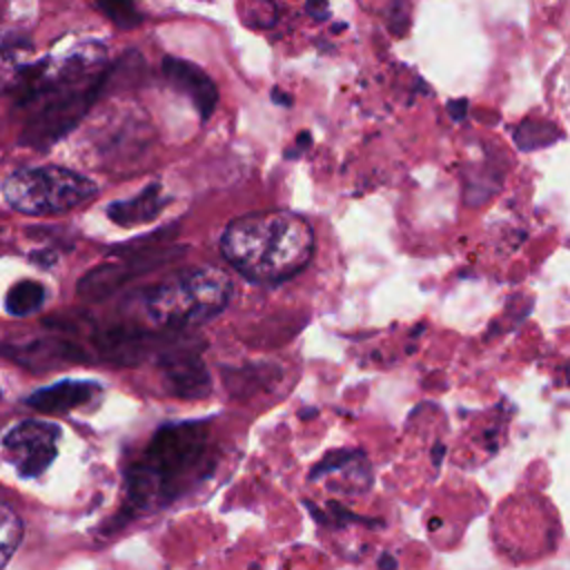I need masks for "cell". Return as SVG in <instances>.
Returning <instances> with one entry per match:
<instances>
[{
	"instance_id": "16",
	"label": "cell",
	"mask_w": 570,
	"mask_h": 570,
	"mask_svg": "<svg viewBox=\"0 0 570 570\" xmlns=\"http://www.w3.org/2000/svg\"><path fill=\"white\" fill-rule=\"evenodd\" d=\"M22 541V521L20 517L11 510V505L4 501L2 503V566L9 563L13 550L18 548V543Z\"/></svg>"
},
{
	"instance_id": "4",
	"label": "cell",
	"mask_w": 570,
	"mask_h": 570,
	"mask_svg": "<svg viewBox=\"0 0 570 570\" xmlns=\"http://www.w3.org/2000/svg\"><path fill=\"white\" fill-rule=\"evenodd\" d=\"M229 274L214 265L183 267L142 292L147 318L165 330H187L216 318L232 301Z\"/></svg>"
},
{
	"instance_id": "18",
	"label": "cell",
	"mask_w": 570,
	"mask_h": 570,
	"mask_svg": "<svg viewBox=\"0 0 570 570\" xmlns=\"http://www.w3.org/2000/svg\"><path fill=\"white\" fill-rule=\"evenodd\" d=\"M307 11L321 20V18H327V0H307Z\"/></svg>"
},
{
	"instance_id": "11",
	"label": "cell",
	"mask_w": 570,
	"mask_h": 570,
	"mask_svg": "<svg viewBox=\"0 0 570 570\" xmlns=\"http://www.w3.org/2000/svg\"><path fill=\"white\" fill-rule=\"evenodd\" d=\"M102 387L96 381H78V379H62L58 383L38 387L24 399V405L47 412V414H62L87 405L94 396H98Z\"/></svg>"
},
{
	"instance_id": "6",
	"label": "cell",
	"mask_w": 570,
	"mask_h": 570,
	"mask_svg": "<svg viewBox=\"0 0 570 570\" xmlns=\"http://www.w3.org/2000/svg\"><path fill=\"white\" fill-rule=\"evenodd\" d=\"M58 439L60 425L40 419H24L11 425V430L2 439V445L7 456L13 461L18 474L22 479H33L40 476L56 459Z\"/></svg>"
},
{
	"instance_id": "15",
	"label": "cell",
	"mask_w": 570,
	"mask_h": 570,
	"mask_svg": "<svg viewBox=\"0 0 570 570\" xmlns=\"http://www.w3.org/2000/svg\"><path fill=\"white\" fill-rule=\"evenodd\" d=\"M102 16H107L120 29H134L142 22V13L136 9L134 0H94Z\"/></svg>"
},
{
	"instance_id": "12",
	"label": "cell",
	"mask_w": 570,
	"mask_h": 570,
	"mask_svg": "<svg viewBox=\"0 0 570 570\" xmlns=\"http://www.w3.org/2000/svg\"><path fill=\"white\" fill-rule=\"evenodd\" d=\"M4 354L29 370H49V367H58L60 363L87 361V354L76 343L60 341V338L31 341L16 347L4 345Z\"/></svg>"
},
{
	"instance_id": "5",
	"label": "cell",
	"mask_w": 570,
	"mask_h": 570,
	"mask_svg": "<svg viewBox=\"0 0 570 570\" xmlns=\"http://www.w3.org/2000/svg\"><path fill=\"white\" fill-rule=\"evenodd\" d=\"M4 200L27 216H56L98 198V185L60 165L20 167L2 183Z\"/></svg>"
},
{
	"instance_id": "19",
	"label": "cell",
	"mask_w": 570,
	"mask_h": 570,
	"mask_svg": "<svg viewBox=\"0 0 570 570\" xmlns=\"http://www.w3.org/2000/svg\"><path fill=\"white\" fill-rule=\"evenodd\" d=\"M448 109L452 111V118H456V120H459V118H461V111L465 114V100H459V102H450V105H448Z\"/></svg>"
},
{
	"instance_id": "1",
	"label": "cell",
	"mask_w": 570,
	"mask_h": 570,
	"mask_svg": "<svg viewBox=\"0 0 570 570\" xmlns=\"http://www.w3.org/2000/svg\"><path fill=\"white\" fill-rule=\"evenodd\" d=\"M91 53L65 62L20 67L13 80V102L31 114L20 129V145L49 147L69 134L94 105L107 82V71L94 69Z\"/></svg>"
},
{
	"instance_id": "22",
	"label": "cell",
	"mask_w": 570,
	"mask_h": 570,
	"mask_svg": "<svg viewBox=\"0 0 570 570\" xmlns=\"http://www.w3.org/2000/svg\"><path fill=\"white\" fill-rule=\"evenodd\" d=\"M441 454H443V445H439V448L434 450V454H432V456H434V463H436V465L441 463Z\"/></svg>"
},
{
	"instance_id": "7",
	"label": "cell",
	"mask_w": 570,
	"mask_h": 570,
	"mask_svg": "<svg viewBox=\"0 0 570 570\" xmlns=\"http://www.w3.org/2000/svg\"><path fill=\"white\" fill-rule=\"evenodd\" d=\"M171 256H176V249H167V252L145 249L129 258L122 256L118 263H102L80 278L78 292L82 298L102 301V298L111 296L114 292H118L127 281L136 278L138 274L151 272V269L160 267L163 263L171 261Z\"/></svg>"
},
{
	"instance_id": "13",
	"label": "cell",
	"mask_w": 570,
	"mask_h": 570,
	"mask_svg": "<svg viewBox=\"0 0 570 570\" xmlns=\"http://www.w3.org/2000/svg\"><path fill=\"white\" fill-rule=\"evenodd\" d=\"M167 196L163 194V187L158 183H151L149 187H145L140 194L125 198V200H114L107 207V216L122 227H131L138 223H147L154 220L163 207L167 205Z\"/></svg>"
},
{
	"instance_id": "21",
	"label": "cell",
	"mask_w": 570,
	"mask_h": 570,
	"mask_svg": "<svg viewBox=\"0 0 570 570\" xmlns=\"http://www.w3.org/2000/svg\"><path fill=\"white\" fill-rule=\"evenodd\" d=\"M272 96H274V100H276V102H289V100H287V96H283L278 89H274V91H272Z\"/></svg>"
},
{
	"instance_id": "2",
	"label": "cell",
	"mask_w": 570,
	"mask_h": 570,
	"mask_svg": "<svg viewBox=\"0 0 570 570\" xmlns=\"http://www.w3.org/2000/svg\"><path fill=\"white\" fill-rule=\"evenodd\" d=\"M212 468L205 421L160 425L142 450L140 461L125 470L127 508L116 517L169 505L205 481Z\"/></svg>"
},
{
	"instance_id": "14",
	"label": "cell",
	"mask_w": 570,
	"mask_h": 570,
	"mask_svg": "<svg viewBox=\"0 0 570 570\" xmlns=\"http://www.w3.org/2000/svg\"><path fill=\"white\" fill-rule=\"evenodd\" d=\"M45 298H47V292L38 281H29V278L18 281L7 292L4 309L11 316H29V314H36L45 305Z\"/></svg>"
},
{
	"instance_id": "17",
	"label": "cell",
	"mask_w": 570,
	"mask_h": 570,
	"mask_svg": "<svg viewBox=\"0 0 570 570\" xmlns=\"http://www.w3.org/2000/svg\"><path fill=\"white\" fill-rule=\"evenodd\" d=\"M546 131H554V129H550L546 122H523L514 138L525 149L541 147V145H548L550 140H554V136H546Z\"/></svg>"
},
{
	"instance_id": "9",
	"label": "cell",
	"mask_w": 570,
	"mask_h": 570,
	"mask_svg": "<svg viewBox=\"0 0 570 570\" xmlns=\"http://www.w3.org/2000/svg\"><path fill=\"white\" fill-rule=\"evenodd\" d=\"M171 338H163L160 334L138 330V327H107L94 334V345L100 352V356L116 365H136L142 358L156 354L160 356L165 350H158V345H169ZM174 345V343H171Z\"/></svg>"
},
{
	"instance_id": "10",
	"label": "cell",
	"mask_w": 570,
	"mask_h": 570,
	"mask_svg": "<svg viewBox=\"0 0 570 570\" xmlns=\"http://www.w3.org/2000/svg\"><path fill=\"white\" fill-rule=\"evenodd\" d=\"M163 73L174 89H178L191 100V105L196 107L203 120H207L214 114L218 105V89L214 80L198 65L176 56H165Z\"/></svg>"
},
{
	"instance_id": "3",
	"label": "cell",
	"mask_w": 570,
	"mask_h": 570,
	"mask_svg": "<svg viewBox=\"0 0 570 570\" xmlns=\"http://www.w3.org/2000/svg\"><path fill=\"white\" fill-rule=\"evenodd\" d=\"M220 249L240 276L274 285L307 267L314 254V232L292 212H256L227 225Z\"/></svg>"
},
{
	"instance_id": "20",
	"label": "cell",
	"mask_w": 570,
	"mask_h": 570,
	"mask_svg": "<svg viewBox=\"0 0 570 570\" xmlns=\"http://www.w3.org/2000/svg\"><path fill=\"white\" fill-rule=\"evenodd\" d=\"M379 568H381V570H394V568H396V561H394L390 554H383V557L379 559Z\"/></svg>"
},
{
	"instance_id": "8",
	"label": "cell",
	"mask_w": 570,
	"mask_h": 570,
	"mask_svg": "<svg viewBox=\"0 0 570 570\" xmlns=\"http://www.w3.org/2000/svg\"><path fill=\"white\" fill-rule=\"evenodd\" d=\"M158 367L167 392L178 399H205L212 390L207 367L191 347L169 345L158 356Z\"/></svg>"
}]
</instances>
